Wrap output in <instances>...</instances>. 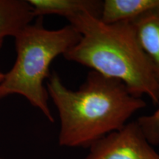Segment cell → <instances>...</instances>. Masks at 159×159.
I'll list each match as a JSON object with an SVG mask.
<instances>
[{
    "instance_id": "1",
    "label": "cell",
    "mask_w": 159,
    "mask_h": 159,
    "mask_svg": "<svg viewBox=\"0 0 159 159\" xmlns=\"http://www.w3.org/2000/svg\"><path fill=\"white\" fill-rule=\"evenodd\" d=\"M48 79L46 87L58 112L61 147L89 148L122 129L133 115L147 106L121 81L94 71H89L77 90L66 87L56 72Z\"/></svg>"
},
{
    "instance_id": "3",
    "label": "cell",
    "mask_w": 159,
    "mask_h": 159,
    "mask_svg": "<svg viewBox=\"0 0 159 159\" xmlns=\"http://www.w3.org/2000/svg\"><path fill=\"white\" fill-rule=\"evenodd\" d=\"M80 38V33L69 24L57 30L45 28L43 17L24 27L14 36L16 59L0 82V99L11 94L21 95L49 122H54L44 81L50 76L53 60L64 55Z\"/></svg>"
},
{
    "instance_id": "6",
    "label": "cell",
    "mask_w": 159,
    "mask_h": 159,
    "mask_svg": "<svg viewBox=\"0 0 159 159\" xmlns=\"http://www.w3.org/2000/svg\"><path fill=\"white\" fill-rule=\"evenodd\" d=\"M34 18L28 1L0 0V49L6 38H14Z\"/></svg>"
},
{
    "instance_id": "4",
    "label": "cell",
    "mask_w": 159,
    "mask_h": 159,
    "mask_svg": "<svg viewBox=\"0 0 159 159\" xmlns=\"http://www.w3.org/2000/svg\"><path fill=\"white\" fill-rule=\"evenodd\" d=\"M83 159H159L136 121L94 143Z\"/></svg>"
},
{
    "instance_id": "5",
    "label": "cell",
    "mask_w": 159,
    "mask_h": 159,
    "mask_svg": "<svg viewBox=\"0 0 159 159\" xmlns=\"http://www.w3.org/2000/svg\"><path fill=\"white\" fill-rule=\"evenodd\" d=\"M35 17L61 16L67 20L79 14H89L100 19L101 0H27Z\"/></svg>"
},
{
    "instance_id": "11",
    "label": "cell",
    "mask_w": 159,
    "mask_h": 159,
    "mask_svg": "<svg viewBox=\"0 0 159 159\" xmlns=\"http://www.w3.org/2000/svg\"><path fill=\"white\" fill-rule=\"evenodd\" d=\"M0 159H2V158H0Z\"/></svg>"
},
{
    "instance_id": "9",
    "label": "cell",
    "mask_w": 159,
    "mask_h": 159,
    "mask_svg": "<svg viewBox=\"0 0 159 159\" xmlns=\"http://www.w3.org/2000/svg\"><path fill=\"white\" fill-rule=\"evenodd\" d=\"M141 130L148 142L152 146H159V108L150 115L136 119Z\"/></svg>"
},
{
    "instance_id": "8",
    "label": "cell",
    "mask_w": 159,
    "mask_h": 159,
    "mask_svg": "<svg viewBox=\"0 0 159 159\" xmlns=\"http://www.w3.org/2000/svg\"><path fill=\"white\" fill-rule=\"evenodd\" d=\"M143 50L159 80V7L132 21Z\"/></svg>"
},
{
    "instance_id": "2",
    "label": "cell",
    "mask_w": 159,
    "mask_h": 159,
    "mask_svg": "<svg viewBox=\"0 0 159 159\" xmlns=\"http://www.w3.org/2000/svg\"><path fill=\"white\" fill-rule=\"evenodd\" d=\"M68 21L80 38L63 55L66 60L121 81L134 96L147 95L159 104V80L134 24H107L89 14L77 15Z\"/></svg>"
},
{
    "instance_id": "10",
    "label": "cell",
    "mask_w": 159,
    "mask_h": 159,
    "mask_svg": "<svg viewBox=\"0 0 159 159\" xmlns=\"http://www.w3.org/2000/svg\"><path fill=\"white\" fill-rule=\"evenodd\" d=\"M3 77H4V73H2L1 71H0V82H1V80H2Z\"/></svg>"
},
{
    "instance_id": "7",
    "label": "cell",
    "mask_w": 159,
    "mask_h": 159,
    "mask_svg": "<svg viewBox=\"0 0 159 159\" xmlns=\"http://www.w3.org/2000/svg\"><path fill=\"white\" fill-rule=\"evenodd\" d=\"M159 7V0H105L100 19L107 24L132 21Z\"/></svg>"
}]
</instances>
